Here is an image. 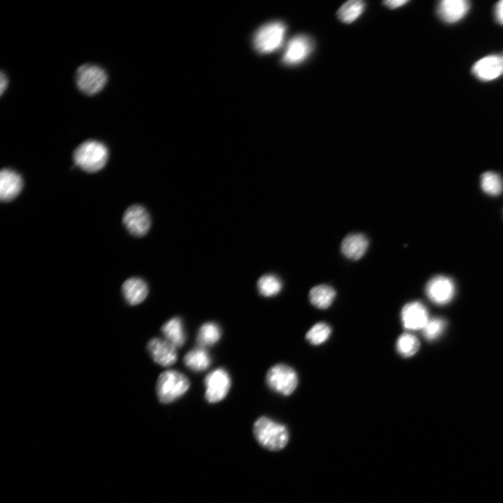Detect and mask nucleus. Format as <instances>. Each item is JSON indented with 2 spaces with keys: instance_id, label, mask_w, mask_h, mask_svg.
I'll return each instance as SVG.
<instances>
[{
  "instance_id": "f257e3e1",
  "label": "nucleus",
  "mask_w": 503,
  "mask_h": 503,
  "mask_svg": "<svg viewBox=\"0 0 503 503\" xmlns=\"http://www.w3.org/2000/svg\"><path fill=\"white\" fill-rule=\"evenodd\" d=\"M256 441L270 451H279L288 443L289 432L286 426L266 416L258 418L253 425Z\"/></svg>"
},
{
  "instance_id": "f03ea898",
  "label": "nucleus",
  "mask_w": 503,
  "mask_h": 503,
  "mask_svg": "<svg viewBox=\"0 0 503 503\" xmlns=\"http://www.w3.org/2000/svg\"><path fill=\"white\" fill-rule=\"evenodd\" d=\"M73 159L75 163L82 170L92 173L102 169L108 159V150L100 141L88 140L77 147Z\"/></svg>"
},
{
  "instance_id": "7ed1b4c3",
  "label": "nucleus",
  "mask_w": 503,
  "mask_h": 503,
  "mask_svg": "<svg viewBox=\"0 0 503 503\" xmlns=\"http://www.w3.org/2000/svg\"><path fill=\"white\" fill-rule=\"evenodd\" d=\"M189 386V380L183 373L175 370H168L159 376L156 393L161 403L168 404L184 395Z\"/></svg>"
},
{
  "instance_id": "20e7f679",
  "label": "nucleus",
  "mask_w": 503,
  "mask_h": 503,
  "mask_svg": "<svg viewBox=\"0 0 503 503\" xmlns=\"http://www.w3.org/2000/svg\"><path fill=\"white\" fill-rule=\"evenodd\" d=\"M286 27L279 21L264 24L254 37L255 49L260 53H270L278 50L283 44Z\"/></svg>"
},
{
  "instance_id": "39448f33",
  "label": "nucleus",
  "mask_w": 503,
  "mask_h": 503,
  "mask_svg": "<svg viewBox=\"0 0 503 503\" xmlns=\"http://www.w3.org/2000/svg\"><path fill=\"white\" fill-rule=\"evenodd\" d=\"M268 386L282 395H290L296 390L298 378L296 372L285 364H277L271 367L265 375Z\"/></svg>"
},
{
  "instance_id": "423d86ee",
  "label": "nucleus",
  "mask_w": 503,
  "mask_h": 503,
  "mask_svg": "<svg viewBox=\"0 0 503 503\" xmlns=\"http://www.w3.org/2000/svg\"><path fill=\"white\" fill-rule=\"evenodd\" d=\"M108 80L106 72L101 67L94 64L80 66L75 74V82L83 94L92 96L101 92Z\"/></svg>"
},
{
  "instance_id": "0eeeda50",
  "label": "nucleus",
  "mask_w": 503,
  "mask_h": 503,
  "mask_svg": "<svg viewBox=\"0 0 503 503\" xmlns=\"http://www.w3.org/2000/svg\"><path fill=\"white\" fill-rule=\"evenodd\" d=\"M205 398L210 403L224 400L228 393L231 379L224 368H217L208 373L204 379Z\"/></svg>"
},
{
  "instance_id": "6e6552de",
  "label": "nucleus",
  "mask_w": 503,
  "mask_h": 503,
  "mask_svg": "<svg viewBox=\"0 0 503 503\" xmlns=\"http://www.w3.org/2000/svg\"><path fill=\"white\" fill-rule=\"evenodd\" d=\"M123 224L131 234L142 237L146 235L150 230L151 218L143 206L133 205L124 212Z\"/></svg>"
},
{
  "instance_id": "1a4fd4ad",
  "label": "nucleus",
  "mask_w": 503,
  "mask_h": 503,
  "mask_svg": "<svg viewBox=\"0 0 503 503\" xmlns=\"http://www.w3.org/2000/svg\"><path fill=\"white\" fill-rule=\"evenodd\" d=\"M314 49L312 40L306 35L292 38L286 47L282 61L286 65L294 66L304 61Z\"/></svg>"
},
{
  "instance_id": "9d476101",
  "label": "nucleus",
  "mask_w": 503,
  "mask_h": 503,
  "mask_svg": "<svg viewBox=\"0 0 503 503\" xmlns=\"http://www.w3.org/2000/svg\"><path fill=\"white\" fill-rule=\"evenodd\" d=\"M425 293L434 303L444 305L452 300L455 293V285L447 277L436 276L427 283Z\"/></svg>"
},
{
  "instance_id": "9b49d317",
  "label": "nucleus",
  "mask_w": 503,
  "mask_h": 503,
  "mask_svg": "<svg viewBox=\"0 0 503 503\" xmlns=\"http://www.w3.org/2000/svg\"><path fill=\"white\" fill-rule=\"evenodd\" d=\"M472 71L481 81H493L503 73V57L497 54L485 56L474 63Z\"/></svg>"
},
{
  "instance_id": "f8f14e48",
  "label": "nucleus",
  "mask_w": 503,
  "mask_h": 503,
  "mask_svg": "<svg viewBox=\"0 0 503 503\" xmlns=\"http://www.w3.org/2000/svg\"><path fill=\"white\" fill-rule=\"evenodd\" d=\"M176 347L166 339L154 337L149 340L147 350L152 360L157 364L168 367L177 358Z\"/></svg>"
},
{
  "instance_id": "ddd939ff",
  "label": "nucleus",
  "mask_w": 503,
  "mask_h": 503,
  "mask_svg": "<svg viewBox=\"0 0 503 503\" xmlns=\"http://www.w3.org/2000/svg\"><path fill=\"white\" fill-rule=\"evenodd\" d=\"M428 313L425 306L418 301L406 304L401 311V320L407 330L423 329L428 322Z\"/></svg>"
},
{
  "instance_id": "4468645a",
  "label": "nucleus",
  "mask_w": 503,
  "mask_h": 503,
  "mask_svg": "<svg viewBox=\"0 0 503 503\" xmlns=\"http://www.w3.org/2000/svg\"><path fill=\"white\" fill-rule=\"evenodd\" d=\"M469 8V2L466 0H444L439 3L437 12L443 22L453 24L462 20Z\"/></svg>"
},
{
  "instance_id": "2eb2a0df",
  "label": "nucleus",
  "mask_w": 503,
  "mask_h": 503,
  "mask_svg": "<svg viewBox=\"0 0 503 503\" xmlns=\"http://www.w3.org/2000/svg\"><path fill=\"white\" fill-rule=\"evenodd\" d=\"M23 187L22 178L17 172L3 168L0 173V199L9 202L15 198Z\"/></svg>"
},
{
  "instance_id": "dca6fc26",
  "label": "nucleus",
  "mask_w": 503,
  "mask_h": 503,
  "mask_svg": "<svg viewBox=\"0 0 503 503\" xmlns=\"http://www.w3.org/2000/svg\"><path fill=\"white\" fill-rule=\"evenodd\" d=\"M123 296L131 305L141 303L148 294V286L146 282L139 277H131L126 279L122 286Z\"/></svg>"
},
{
  "instance_id": "f3484780",
  "label": "nucleus",
  "mask_w": 503,
  "mask_h": 503,
  "mask_svg": "<svg viewBox=\"0 0 503 503\" xmlns=\"http://www.w3.org/2000/svg\"><path fill=\"white\" fill-rule=\"evenodd\" d=\"M368 247L367 238L360 233L347 235L341 243V251L348 258L358 260L366 252Z\"/></svg>"
},
{
  "instance_id": "a211bd4d",
  "label": "nucleus",
  "mask_w": 503,
  "mask_h": 503,
  "mask_svg": "<svg viewBox=\"0 0 503 503\" xmlns=\"http://www.w3.org/2000/svg\"><path fill=\"white\" fill-rule=\"evenodd\" d=\"M161 333L164 339L176 348L182 347L185 342V331L180 317H173L167 321L161 327Z\"/></svg>"
},
{
  "instance_id": "6ab92c4d",
  "label": "nucleus",
  "mask_w": 503,
  "mask_h": 503,
  "mask_svg": "<svg viewBox=\"0 0 503 503\" xmlns=\"http://www.w3.org/2000/svg\"><path fill=\"white\" fill-rule=\"evenodd\" d=\"M187 367L194 372H202L209 367L211 357L205 348L198 347L188 351L184 356Z\"/></svg>"
},
{
  "instance_id": "aec40b11",
  "label": "nucleus",
  "mask_w": 503,
  "mask_h": 503,
  "mask_svg": "<svg viewBox=\"0 0 503 503\" xmlns=\"http://www.w3.org/2000/svg\"><path fill=\"white\" fill-rule=\"evenodd\" d=\"M335 289L327 284H320L311 289L309 293L310 302L319 309H326L333 303L335 298Z\"/></svg>"
},
{
  "instance_id": "412c9836",
  "label": "nucleus",
  "mask_w": 503,
  "mask_h": 503,
  "mask_svg": "<svg viewBox=\"0 0 503 503\" xmlns=\"http://www.w3.org/2000/svg\"><path fill=\"white\" fill-rule=\"evenodd\" d=\"M221 336L219 326L212 321L203 323L198 329L196 340L199 347L206 348L216 344Z\"/></svg>"
},
{
  "instance_id": "4be33fe9",
  "label": "nucleus",
  "mask_w": 503,
  "mask_h": 503,
  "mask_svg": "<svg viewBox=\"0 0 503 503\" xmlns=\"http://www.w3.org/2000/svg\"><path fill=\"white\" fill-rule=\"evenodd\" d=\"M365 5L362 1L351 0L344 3L337 13L338 18L344 23H351L363 13Z\"/></svg>"
},
{
  "instance_id": "5701e85b",
  "label": "nucleus",
  "mask_w": 503,
  "mask_h": 503,
  "mask_svg": "<svg viewBox=\"0 0 503 503\" xmlns=\"http://www.w3.org/2000/svg\"><path fill=\"white\" fill-rule=\"evenodd\" d=\"M282 287V283L276 275L268 274L261 277L257 282L259 293L264 297H272L277 295Z\"/></svg>"
},
{
  "instance_id": "b1692460",
  "label": "nucleus",
  "mask_w": 503,
  "mask_h": 503,
  "mask_svg": "<svg viewBox=\"0 0 503 503\" xmlns=\"http://www.w3.org/2000/svg\"><path fill=\"white\" fill-rule=\"evenodd\" d=\"M420 342L418 338L410 333H403L396 342V350L402 357L414 356L419 349Z\"/></svg>"
},
{
  "instance_id": "393cba45",
  "label": "nucleus",
  "mask_w": 503,
  "mask_h": 503,
  "mask_svg": "<svg viewBox=\"0 0 503 503\" xmlns=\"http://www.w3.org/2000/svg\"><path fill=\"white\" fill-rule=\"evenodd\" d=\"M482 189L488 195L497 196L503 190V182L500 176L494 172H486L481 175Z\"/></svg>"
},
{
  "instance_id": "a878e982",
  "label": "nucleus",
  "mask_w": 503,
  "mask_h": 503,
  "mask_svg": "<svg viewBox=\"0 0 503 503\" xmlns=\"http://www.w3.org/2000/svg\"><path fill=\"white\" fill-rule=\"evenodd\" d=\"M331 333L330 327L326 323L314 324L307 333V340L313 345H319L325 342Z\"/></svg>"
},
{
  "instance_id": "bb28decb",
  "label": "nucleus",
  "mask_w": 503,
  "mask_h": 503,
  "mask_svg": "<svg viewBox=\"0 0 503 503\" xmlns=\"http://www.w3.org/2000/svg\"><path fill=\"white\" fill-rule=\"evenodd\" d=\"M446 322L442 318L428 319L422 329L423 336L428 340H433L438 337L445 330Z\"/></svg>"
},
{
  "instance_id": "cd10ccee",
  "label": "nucleus",
  "mask_w": 503,
  "mask_h": 503,
  "mask_svg": "<svg viewBox=\"0 0 503 503\" xmlns=\"http://www.w3.org/2000/svg\"><path fill=\"white\" fill-rule=\"evenodd\" d=\"M494 15L497 22L503 25V0L498 1L495 6Z\"/></svg>"
},
{
  "instance_id": "c85d7f7f",
  "label": "nucleus",
  "mask_w": 503,
  "mask_h": 503,
  "mask_svg": "<svg viewBox=\"0 0 503 503\" xmlns=\"http://www.w3.org/2000/svg\"><path fill=\"white\" fill-rule=\"evenodd\" d=\"M407 3H408V1H404V0H402V1L398 0V1H384V4H385L387 7H388L389 8H391V9L397 8H398V7H400V6L404 5V4Z\"/></svg>"
},
{
  "instance_id": "c756f323",
  "label": "nucleus",
  "mask_w": 503,
  "mask_h": 503,
  "mask_svg": "<svg viewBox=\"0 0 503 503\" xmlns=\"http://www.w3.org/2000/svg\"><path fill=\"white\" fill-rule=\"evenodd\" d=\"M8 84V78L6 77V74L3 73V72H1L0 75V92L1 95L6 89Z\"/></svg>"
},
{
  "instance_id": "7c9ffc66",
  "label": "nucleus",
  "mask_w": 503,
  "mask_h": 503,
  "mask_svg": "<svg viewBox=\"0 0 503 503\" xmlns=\"http://www.w3.org/2000/svg\"></svg>"
}]
</instances>
